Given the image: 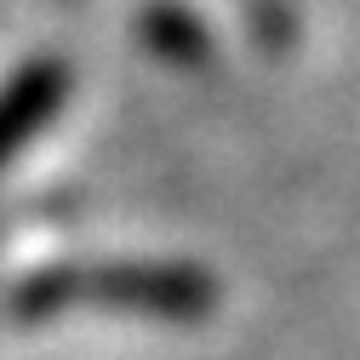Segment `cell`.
<instances>
[{
  "instance_id": "obj_2",
  "label": "cell",
  "mask_w": 360,
  "mask_h": 360,
  "mask_svg": "<svg viewBox=\"0 0 360 360\" xmlns=\"http://www.w3.org/2000/svg\"><path fill=\"white\" fill-rule=\"evenodd\" d=\"M63 92H69V69L52 63V58L18 69L6 86H0V166L46 131V120L63 109Z\"/></svg>"
},
{
  "instance_id": "obj_1",
  "label": "cell",
  "mask_w": 360,
  "mask_h": 360,
  "mask_svg": "<svg viewBox=\"0 0 360 360\" xmlns=\"http://www.w3.org/2000/svg\"><path fill=\"white\" fill-rule=\"evenodd\" d=\"M58 303H103V309H131V314L195 321V314L212 309V281L189 263H115V269L40 275L23 292V314H46Z\"/></svg>"
}]
</instances>
